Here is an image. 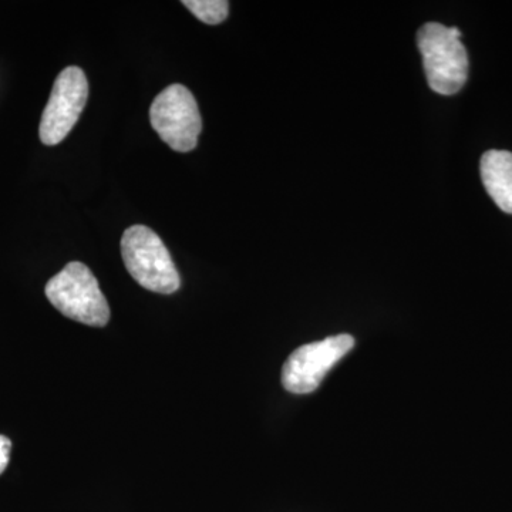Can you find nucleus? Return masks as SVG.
Masks as SVG:
<instances>
[{"instance_id":"nucleus-2","label":"nucleus","mask_w":512,"mask_h":512,"mask_svg":"<svg viewBox=\"0 0 512 512\" xmlns=\"http://www.w3.org/2000/svg\"><path fill=\"white\" fill-rule=\"evenodd\" d=\"M50 303L66 318L103 328L109 323L110 308L93 272L82 262H70L46 285Z\"/></svg>"},{"instance_id":"nucleus-5","label":"nucleus","mask_w":512,"mask_h":512,"mask_svg":"<svg viewBox=\"0 0 512 512\" xmlns=\"http://www.w3.org/2000/svg\"><path fill=\"white\" fill-rule=\"evenodd\" d=\"M353 346L355 339L350 335L329 336L320 342L301 346L286 360L282 369V384L291 393H312Z\"/></svg>"},{"instance_id":"nucleus-8","label":"nucleus","mask_w":512,"mask_h":512,"mask_svg":"<svg viewBox=\"0 0 512 512\" xmlns=\"http://www.w3.org/2000/svg\"><path fill=\"white\" fill-rule=\"evenodd\" d=\"M183 5L207 25H220L228 16L229 3L225 0H184Z\"/></svg>"},{"instance_id":"nucleus-9","label":"nucleus","mask_w":512,"mask_h":512,"mask_svg":"<svg viewBox=\"0 0 512 512\" xmlns=\"http://www.w3.org/2000/svg\"><path fill=\"white\" fill-rule=\"evenodd\" d=\"M10 448H12V441H10L8 437L0 434V474L8 467Z\"/></svg>"},{"instance_id":"nucleus-4","label":"nucleus","mask_w":512,"mask_h":512,"mask_svg":"<svg viewBox=\"0 0 512 512\" xmlns=\"http://www.w3.org/2000/svg\"><path fill=\"white\" fill-rule=\"evenodd\" d=\"M151 126L168 147L188 153L197 147L202 130L197 100L183 84H171L151 104Z\"/></svg>"},{"instance_id":"nucleus-7","label":"nucleus","mask_w":512,"mask_h":512,"mask_svg":"<svg viewBox=\"0 0 512 512\" xmlns=\"http://www.w3.org/2000/svg\"><path fill=\"white\" fill-rule=\"evenodd\" d=\"M481 180L488 195L505 214H512V153L490 150L480 163Z\"/></svg>"},{"instance_id":"nucleus-1","label":"nucleus","mask_w":512,"mask_h":512,"mask_svg":"<svg viewBox=\"0 0 512 512\" xmlns=\"http://www.w3.org/2000/svg\"><path fill=\"white\" fill-rule=\"evenodd\" d=\"M460 39L457 28L434 22L424 25L417 35L427 82L441 96H453L467 82L468 55Z\"/></svg>"},{"instance_id":"nucleus-6","label":"nucleus","mask_w":512,"mask_h":512,"mask_svg":"<svg viewBox=\"0 0 512 512\" xmlns=\"http://www.w3.org/2000/svg\"><path fill=\"white\" fill-rule=\"evenodd\" d=\"M89 83L80 67L70 66L57 76L40 121V140L46 146L62 143L86 106Z\"/></svg>"},{"instance_id":"nucleus-3","label":"nucleus","mask_w":512,"mask_h":512,"mask_svg":"<svg viewBox=\"0 0 512 512\" xmlns=\"http://www.w3.org/2000/svg\"><path fill=\"white\" fill-rule=\"evenodd\" d=\"M121 255L127 271L148 291L170 295L180 289L177 266L153 229L144 225L128 228L121 238Z\"/></svg>"}]
</instances>
